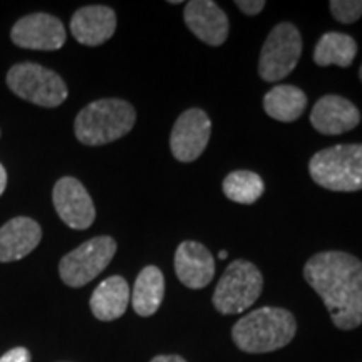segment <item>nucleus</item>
Listing matches in <instances>:
<instances>
[{"mask_svg":"<svg viewBox=\"0 0 362 362\" xmlns=\"http://www.w3.org/2000/svg\"><path fill=\"white\" fill-rule=\"evenodd\" d=\"M304 279L322 298L334 325L352 330L362 324V262L347 252H319L307 260Z\"/></svg>","mask_w":362,"mask_h":362,"instance_id":"obj_1","label":"nucleus"},{"mask_svg":"<svg viewBox=\"0 0 362 362\" xmlns=\"http://www.w3.org/2000/svg\"><path fill=\"white\" fill-rule=\"evenodd\" d=\"M297 320L282 307H262L243 315L232 327V339L240 351L248 354H267L292 342Z\"/></svg>","mask_w":362,"mask_h":362,"instance_id":"obj_2","label":"nucleus"},{"mask_svg":"<svg viewBox=\"0 0 362 362\" xmlns=\"http://www.w3.org/2000/svg\"><path fill=\"white\" fill-rule=\"evenodd\" d=\"M136 111L124 99H98L76 116V138L86 146L117 141L134 128Z\"/></svg>","mask_w":362,"mask_h":362,"instance_id":"obj_3","label":"nucleus"},{"mask_svg":"<svg viewBox=\"0 0 362 362\" xmlns=\"http://www.w3.org/2000/svg\"><path fill=\"white\" fill-rule=\"evenodd\" d=\"M309 173L319 187L330 192L362 189V144H337L315 153Z\"/></svg>","mask_w":362,"mask_h":362,"instance_id":"obj_4","label":"nucleus"},{"mask_svg":"<svg viewBox=\"0 0 362 362\" xmlns=\"http://www.w3.org/2000/svg\"><path fill=\"white\" fill-rule=\"evenodd\" d=\"M264 277L252 262L233 260L218 280L214 292V307L220 314H242L262 296Z\"/></svg>","mask_w":362,"mask_h":362,"instance_id":"obj_5","label":"nucleus"},{"mask_svg":"<svg viewBox=\"0 0 362 362\" xmlns=\"http://www.w3.org/2000/svg\"><path fill=\"white\" fill-rule=\"evenodd\" d=\"M7 86L16 96L42 107L61 106L69 94L61 76L33 62L11 67L7 74Z\"/></svg>","mask_w":362,"mask_h":362,"instance_id":"obj_6","label":"nucleus"},{"mask_svg":"<svg viewBox=\"0 0 362 362\" xmlns=\"http://www.w3.org/2000/svg\"><path fill=\"white\" fill-rule=\"evenodd\" d=\"M302 56V35L291 22L270 30L259 59V76L265 83H279L296 69Z\"/></svg>","mask_w":362,"mask_h":362,"instance_id":"obj_7","label":"nucleus"},{"mask_svg":"<svg viewBox=\"0 0 362 362\" xmlns=\"http://www.w3.org/2000/svg\"><path fill=\"white\" fill-rule=\"evenodd\" d=\"M116 240L111 237H94L62 257L59 275L62 282L72 288L84 287L98 277L111 264L116 253Z\"/></svg>","mask_w":362,"mask_h":362,"instance_id":"obj_8","label":"nucleus"},{"mask_svg":"<svg viewBox=\"0 0 362 362\" xmlns=\"http://www.w3.org/2000/svg\"><path fill=\"white\" fill-rule=\"evenodd\" d=\"M210 134L211 121L203 110L192 107L180 115L170 136V148L175 160L181 163L198 160L208 146Z\"/></svg>","mask_w":362,"mask_h":362,"instance_id":"obj_9","label":"nucleus"},{"mask_svg":"<svg viewBox=\"0 0 362 362\" xmlns=\"http://www.w3.org/2000/svg\"><path fill=\"white\" fill-rule=\"evenodd\" d=\"M52 202L59 218L72 230H88L96 218L93 198L79 180L64 176L54 185Z\"/></svg>","mask_w":362,"mask_h":362,"instance_id":"obj_10","label":"nucleus"},{"mask_svg":"<svg viewBox=\"0 0 362 362\" xmlns=\"http://www.w3.org/2000/svg\"><path fill=\"white\" fill-rule=\"evenodd\" d=\"M64 24L49 13H30L12 27L11 39L22 49L34 51H59L66 42Z\"/></svg>","mask_w":362,"mask_h":362,"instance_id":"obj_11","label":"nucleus"},{"mask_svg":"<svg viewBox=\"0 0 362 362\" xmlns=\"http://www.w3.org/2000/svg\"><path fill=\"white\" fill-rule=\"evenodd\" d=\"M359 123L361 112L356 104L337 94L320 98L310 112V124L325 136L344 134L357 128Z\"/></svg>","mask_w":362,"mask_h":362,"instance_id":"obj_12","label":"nucleus"},{"mask_svg":"<svg viewBox=\"0 0 362 362\" xmlns=\"http://www.w3.org/2000/svg\"><path fill=\"white\" fill-rule=\"evenodd\" d=\"M185 24L202 42L218 47L228 37L230 22L225 11L211 0H192L183 12Z\"/></svg>","mask_w":362,"mask_h":362,"instance_id":"obj_13","label":"nucleus"},{"mask_svg":"<svg viewBox=\"0 0 362 362\" xmlns=\"http://www.w3.org/2000/svg\"><path fill=\"white\" fill-rule=\"evenodd\" d=\"M175 272L185 287L200 291L215 277V259L205 245L187 240L175 252Z\"/></svg>","mask_w":362,"mask_h":362,"instance_id":"obj_14","label":"nucleus"},{"mask_svg":"<svg viewBox=\"0 0 362 362\" xmlns=\"http://www.w3.org/2000/svg\"><path fill=\"white\" fill-rule=\"evenodd\" d=\"M116 24V12L111 7L88 6L72 16L71 34L79 44L96 47L115 35Z\"/></svg>","mask_w":362,"mask_h":362,"instance_id":"obj_15","label":"nucleus"},{"mask_svg":"<svg viewBox=\"0 0 362 362\" xmlns=\"http://www.w3.org/2000/svg\"><path fill=\"white\" fill-rule=\"evenodd\" d=\"M42 238V228L37 221L27 216L8 220L0 228V262H17L34 252Z\"/></svg>","mask_w":362,"mask_h":362,"instance_id":"obj_16","label":"nucleus"},{"mask_svg":"<svg viewBox=\"0 0 362 362\" xmlns=\"http://www.w3.org/2000/svg\"><path fill=\"white\" fill-rule=\"evenodd\" d=\"M131 300V288L121 275L103 280L90 296V312L103 322L119 319L124 315Z\"/></svg>","mask_w":362,"mask_h":362,"instance_id":"obj_17","label":"nucleus"},{"mask_svg":"<svg viewBox=\"0 0 362 362\" xmlns=\"http://www.w3.org/2000/svg\"><path fill=\"white\" fill-rule=\"evenodd\" d=\"M165 298V277L155 265H148L139 272L131 292V304L138 315L151 317L160 309Z\"/></svg>","mask_w":362,"mask_h":362,"instance_id":"obj_18","label":"nucleus"},{"mask_svg":"<svg viewBox=\"0 0 362 362\" xmlns=\"http://www.w3.org/2000/svg\"><path fill=\"white\" fill-rule=\"evenodd\" d=\"M307 96L300 88L291 84H279L264 96V110L272 119L280 123H292L304 115Z\"/></svg>","mask_w":362,"mask_h":362,"instance_id":"obj_19","label":"nucleus"},{"mask_svg":"<svg viewBox=\"0 0 362 362\" xmlns=\"http://www.w3.org/2000/svg\"><path fill=\"white\" fill-rule=\"evenodd\" d=\"M357 54V42L342 33H327L319 39L314 51V62L320 67H349Z\"/></svg>","mask_w":362,"mask_h":362,"instance_id":"obj_20","label":"nucleus"},{"mask_svg":"<svg viewBox=\"0 0 362 362\" xmlns=\"http://www.w3.org/2000/svg\"><path fill=\"white\" fill-rule=\"evenodd\" d=\"M225 197L240 205H253L265 192V183L260 175L248 170H237L223 180Z\"/></svg>","mask_w":362,"mask_h":362,"instance_id":"obj_21","label":"nucleus"},{"mask_svg":"<svg viewBox=\"0 0 362 362\" xmlns=\"http://www.w3.org/2000/svg\"><path fill=\"white\" fill-rule=\"evenodd\" d=\"M330 13L341 24H354L362 16V0H332Z\"/></svg>","mask_w":362,"mask_h":362,"instance_id":"obj_22","label":"nucleus"},{"mask_svg":"<svg viewBox=\"0 0 362 362\" xmlns=\"http://www.w3.org/2000/svg\"><path fill=\"white\" fill-rule=\"evenodd\" d=\"M235 6H237L243 13H247V16H259V13L264 11L265 2L264 0H237Z\"/></svg>","mask_w":362,"mask_h":362,"instance_id":"obj_23","label":"nucleus"},{"mask_svg":"<svg viewBox=\"0 0 362 362\" xmlns=\"http://www.w3.org/2000/svg\"><path fill=\"white\" fill-rule=\"evenodd\" d=\"M0 362H30V352L25 347H13L0 357Z\"/></svg>","mask_w":362,"mask_h":362,"instance_id":"obj_24","label":"nucleus"},{"mask_svg":"<svg viewBox=\"0 0 362 362\" xmlns=\"http://www.w3.org/2000/svg\"><path fill=\"white\" fill-rule=\"evenodd\" d=\"M149 362H188V361L185 359V357L176 356V354H161V356L153 357Z\"/></svg>","mask_w":362,"mask_h":362,"instance_id":"obj_25","label":"nucleus"},{"mask_svg":"<svg viewBox=\"0 0 362 362\" xmlns=\"http://www.w3.org/2000/svg\"><path fill=\"white\" fill-rule=\"evenodd\" d=\"M6 187H7V173H6V168L0 165V197H2V193L6 192Z\"/></svg>","mask_w":362,"mask_h":362,"instance_id":"obj_26","label":"nucleus"},{"mask_svg":"<svg viewBox=\"0 0 362 362\" xmlns=\"http://www.w3.org/2000/svg\"><path fill=\"white\" fill-rule=\"evenodd\" d=\"M218 257H220V259H221V260H225V259H226V257H228V252H226V250H221V252L218 253Z\"/></svg>","mask_w":362,"mask_h":362,"instance_id":"obj_27","label":"nucleus"},{"mask_svg":"<svg viewBox=\"0 0 362 362\" xmlns=\"http://www.w3.org/2000/svg\"><path fill=\"white\" fill-rule=\"evenodd\" d=\"M359 78H361V81H362V66H361V69H359Z\"/></svg>","mask_w":362,"mask_h":362,"instance_id":"obj_28","label":"nucleus"}]
</instances>
